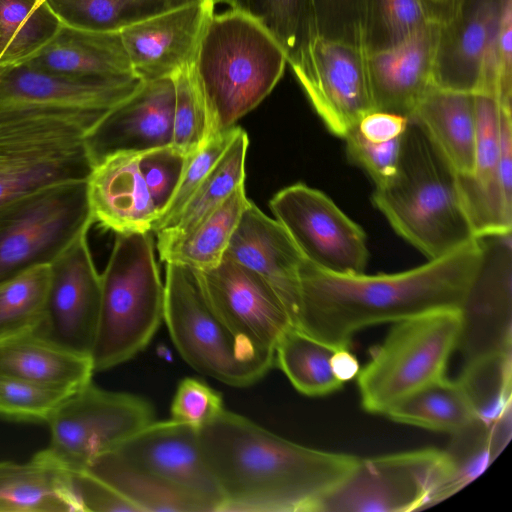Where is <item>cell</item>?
<instances>
[{
    "mask_svg": "<svg viewBox=\"0 0 512 512\" xmlns=\"http://www.w3.org/2000/svg\"><path fill=\"white\" fill-rule=\"evenodd\" d=\"M164 321L182 358L193 369L226 385L246 387L274 365L275 355L254 350L216 313L197 269L166 263Z\"/></svg>",
    "mask_w": 512,
    "mask_h": 512,
    "instance_id": "cell-8",
    "label": "cell"
},
{
    "mask_svg": "<svg viewBox=\"0 0 512 512\" xmlns=\"http://www.w3.org/2000/svg\"><path fill=\"white\" fill-rule=\"evenodd\" d=\"M475 163L470 175L457 176L461 201L476 238L511 233L512 190L501 178L500 103L490 93L474 94Z\"/></svg>",
    "mask_w": 512,
    "mask_h": 512,
    "instance_id": "cell-21",
    "label": "cell"
},
{
    "mask_svg": "<svg viewBox=\"0 0 512 512\" xmlns=\"http://www.w3.org/2000/svg\"><path fill=\"white\" fill-rule=\"evenodd\" d=\"M91 358L61 347L35 332L0 341V375L75 391L92 380Z\"/></svg>",
    "mask_w": 512,
    "mask_h": 512,
    "instance_id": "cell-28",
    "label": "cell"
},
{
    "mask_svg": "<svg viewBox=\"0 0 512 512\" xmlns=\"http://www.w3.org/2000/svg\"><path fill=\"white\" fill-rule=\"evenodd\" d=\"M433 17L439 16L425 0H368L366 50L392 47Z\"/></svg>",
    "mask_w": 512,
    "mask_h": 512,
    "instance_id": "cell-40",
    "label": "cell"
},
{
    "mask_svg": "<svg viewBox=\"0 0 512 512\" xmlns=\"http://www.w3.org/2000/svg\"><path fill=\"white\" fill-rule=\"evenodd\" d=\"M332 367L336 376L346 382L357 376L360 366L349 348H338L332 358Z\"/></svg>",
    "mask_w": 512,
    "mask_h": 512,
    "instance_id": "cell-51",
    "label": "cell"
},
{
    "mask_svg": "<svg viewBox=\"0 0 512 512\" xmlns=\"http://www.w3.org/2000/svg\"><path fill=\"white\" fill-rule=\"evenodd\" d=\"M215 4L199 0L119 31L135 77L141 81L173 78L193 66Z\"/></svg>",
    "mask_w": 512,
    "mask_h": 512,
    "instance_id": "cell-20",
    "label": "cell"
},
{
    "mask_svg": "<svg viewBox=\"0 0 512 512\" xmlns=\"http://www.w3.org/2000/svg\"><path fill=\"white\" fill-rule=\"evenodd\" d=\"M498 0H455L440 16L433 85L498 93Z\"/></svg>",
    "mask_w": 512,
    "mask_h": 512,
    "instance_id": "cell-15",
    "label": "cell"
},
{
    "mask_svg": "<svg viewBox=\"0 0 512 512\" xmlns=\"http://www.w3.org/2000/svg\"><path fill=\"white\" fill-rule=\"evenodd\" d=\"M141 154L109 156L94 164L86 178L93 222L116 234L152 232L158 218L139 169Z\"/></svg>",
    "mask_w": 512,
    "mask_h": 512,
    "instance_id": "cell-24",
    "label": "cell"
},
{
    "mask_svg": "<svg viewBox=\"0 0 512 512\" xmlns=\"http://www.w3.org/2000/svg\"><path fill=\"white\" fill-rule=\"evenodd\" d=\"M452 435L445 451L450 470L436 495L435 504L472 482L499 454L492 439L491 423L475 418Z\"/></svg>",
    "mask_w": 512,
    "mask_h": 512,
    "instance_id": "cell-39",
    "label": "cell"
},
{
    "mask_svg": "<svg viewBox=\"0 0 512 512\" xmlns=\"http://www.w3.org/2000/svg\"><path fill=\"white\" fill-rule=\"evenodd\" d=\"M187 158V154L172 145L140 155L139 169L158 212V218L169 205L178 187Z\"/></svg>",
    "mask_w": 512,
    "mask_h": 512,
    "instance_id": "cell-45",
    "label": "cell"
},
{
    "mask_svg": "<svg viewBox=\"0 0 512 512\" xmlns=\"http://www.w3.org/2000/svg\"><path fill=\"white\" fill-rule=\"evenodd\" d=\"M83 470L138 512H222L224 499L209 468L198 428L173 419L153 421Z\"/></svg>",
    "mask_w": 512,
    "mask_h": 512,
    "instance_id": "cell-3",
    "label": "cell"
},
{
    "mask_svg": "<svg viewBox=\"0 0 512 512\" xmlns=\"http://www.w3.org/2000/svg\"><path fill=\"white\" fill-rule=\"evenodd\" d=\"M432 9L441 16L455 0H425Z\"/></svg>",
    "mask_w": 512,
    "mask_h": 512,
    "instance_id": "cell-52",
    "label": "cell"
},
{
    "mask_svg": "<svg viewBox=\"0 0 512 512\" xmlns=\"http://www.w3.org/2000/svg\"><path fill=\"white\" fill-rule=\"evenodd\" d=\"M224 409L221 395L204 382L185 378L171 404V419L199 428Z\"/></svg>",
    "mask_w": 512,
    "mask_h": 512,
    "instance_id": "cell-47",
    "label": "cell"
},
{
    "mask_svg": "<svg viewBox=\"0 0 512 512\" xmlns=\"http://www.w3.org/2000/svg\"><path fill=\"white\" fill-rule=\"evenodd\" d=\"M426 133L456 175H470L475 163L474 94L432 86L410 118Z\"/></svg>",
    "mask_w": 512,
    "mask_h": 512,
    "instance_id": "cell-27",
    "label": "cell"
},
{
    "mask_svg": "<svg viewBox=\"0 0 512 512\" xmlns=\"http://www.w3.org/2000/svg\"><path fill=\"white\" fill-rule=\"evenodd\" d=\"M80 511L71 474L34 457L0 462V512Z\"/></svg>",
    "mask_w": 512,
    "mask_h": 512,
    "instance_id": "cell-29",
    "label": "cell"
},
{
    "mask_svg": "<svg viewBox=\"0 0 512 512\" xmlns=\"http://www.w3.org/2000/svg\"><path fill=\"white\" fill-rule=\"evenodd\" d=\"M70 474L80 511L138 512L121 494L87 471Z\"/></svg>",
    "mask_w": 512,
    "mask_h": 512,
    "instance_id": "cell-48",
    "label": "cell"
},
{
    "mask_svg": "<svg viewBox=\"0 0 512 512\" xmlns=\"http://www.w3.org/2000/svg\"><path fill=\"white\" fill-rule=\"evenodd\" d=\"M94 224L85 179L56 183L0 210V282L52 261Z\"/></svg>",
    "mask_w": 512,
    "mask_h": 512,
    "instance_id": "cell-11",
    "label": "cell"
},
{
    "mask_svg": "<svg viewBox=\"0 0 512 512\" xmlns=\"http://www.w3.org/2000/svg\"><path fill=\"white\" fill-rule=\"evenodd\" d=\"M90 169L84 140L0 142V210L47 186L85 179Z\"/></svg>",
    "mask_w": 512,
    "mask_h": 512,
    "instance_id": "cell-25",
    "label": "cell"
},
{
    "mask_svg": "<svg viewBox=\"0 0 512 512\" xmlns=\"http://www.w3.org/2000/svg\"><path fill=\"white\" fill-rule=\"evenodd\" d=\"M238 128L235 126L212 137L188 155L178 187L169 205L153 225L154 234L167 230L173 225L186 203L220 159Z\"/></svg>",
    "mask_w": 512,
    "mask_h": 512,
    "instance_id": "cell-41",
    "label": "cell"
},
{
    "mask_svg": "<svg viewBox=\"0 0 512 512\" xmlns=\"http://www.w3.org/2000/svg\"><path fill=\"white\" fill-rule=\"evenodd\" d=\"M49 282L50 264L0 282V341L37 329L44 317Z\"/></svg>",
    "mask_w": 512,
    "mask_h": 512,
    "instance_id": "cell-36",
    "label": "cell"
},
{
    "mask_svg": "<svg viewBox=\"0 0 512 512\" xmlns=\"http://www.w3.org/2000/svg\"><path fill=\"white\" fill-rule=\"evenodd\" d=\"M316 35L365 47L368 0H313Z\"/></svg>",
    "mask_w": 512,
    "mask_h": 512,
    "instance_id": "cell-44",
    "label": "cell"
},
{
    "mask_svg": "<svg viewBox=\"0 0 512 512\" xmlns=\"http://www.w3.org/2000/svg\"><path fill=\"white\" fill-rule=\"evenodd\" d=\"M338 348L322 342L295 326L290 327L275 349V364L291 384L307 396H325L340 390L332 358Z\"/></svg>",
    "mask_w": 512,
    "mask_h": 512,
    "instance_id": "cell-33",
    "label": "cell"
},
{
    "mask_svg": "<svg viewBox=\"0 0 512 512\" xmlns=\"http://www.w3.org/2000/svg\"><path fill=\"white\" fill-rule=\"evenodd\" d=\"M498 93L504 103L512 101V0H498Z\"/></svg>",
    "mask_w": 512,
    "mask_h": 512,
    "instance_id": "cell-49",
    "label": "cell"
},
{
    "mask_svg": "<svg viewBox=\"0 0 512 512\" xmlns=\"http://www.w3.org/2000/svg\"><path fill=\"white\" fill-rule=\"evenodd\" d=\"M445 451L434 448L358 459L313 512H407L435 505L449 474Z\"/></svg>",
    "mask_w": 512,
    "mask_h": 512,
    "instance_id": "cell-12",
    "label": "cell"
},
{
    "mask_svg": "<svg viewBox=\"0 0 512 512\" xmlns=\"http://www.w3.org/2000/svg\"><path fill=\"white\" fill-rule=\"evenodd\" d=\"M440 17H433L400 43L368 52L374 110L411 118L433 85Z\"/></svg>",
    "mask_w": 512,
    "mask_h": 512,
    "instance_id": "cell-22",
    "label": "cell"
},
{
    "mask_svg": "<svg viewBox=\"0 0 512 512\" xmlns=\"http://www.w3.org/2000/svg\"><path fill=\"white\" fill-rule=\"evenodd\" d=\"M198 433L222 512H313L359 459L294 443L226 409Z\"/></svg>",
    "mask_w": 512,
    "mask_h": 512,
    "instance_id": "cell-2",
    "label": "cell"
},
{
    "mask_svg": "<svg viewBox=\"0 0 512 512\" xmlns=\"http://www.w3.org/2000/svg\"><path fill=\"white\" fill-rule=\"evenodd\" d=\"M165 287L151 232L117 234L101 274V305L91 362L94 371L142 351L164 319Z\"/></svg>",
    "mask_w": 512,
    "mask_h": 512,
    "instance_id": "cell-7",
    "label": "cell"
},
{
    "mask_svg": "<svg viewBox=\"0 0 512 512\" xmlns=\"http://www.w3.org/2000/svg\"><path fill=\"white\" fill-rule=\"evenodd\" d=\"M248 203L243 183L191 233L160 253V259L166 263L188 265L197 270L218 265L225 256Z\"/></svg>",
    "mask_w": 512,
    "mask_h": 512,
    "instance_id": "cell-32",
    "label": "cell"
},
{
    "mask_svg": "<svg viewBox=\"0 0 512 512\" xmlns=\"http://www.w3.org/2000/svg\"><path fill=\"white\" fill-rule=\"evenodd\" d=\"M25 64L74 78L134 76L119 32L92 30L63 20L51 41Z\"/></svg>",
    "mask_w": 512,
    "mask_h": 512,
    "instance_id": "cell-26",
    "label": "cell"
},
{
    "mask_svg": "<svg viewBox=\"0 0 512 512\" xmlns=\"http://www.w3.org/2000/svg\"><path fill=\"white\" fill-rule=\"evenodd\" d=\"M248 144L247 133L239 127L220 159L186 203L173 225L155 234L159 254L191 233L244 183Z\"/></svg>",
    "mask_w": 512,
    "mask_h": 512,
    "instance_id": "cell-30",
    "label": "cell"
},
{
    "mask_svg": "<svg viewBox=\"0 0 512 512\" xmlns=\"http://www.w3.org/2000/svg\"><path fill=\"white\" fill-rule=\"evenodd\" d=\"M224 258L260 275L280 297L294 325L299 271L304 257L276 219L268 217L249 201Z\"/></svg>",
    "mask_w": 512,
    "mask_h": 512,
    "instance_id": "cell-23",
    "label": "cell"
},
{
    "mask_svg": "<svg viewBox=\"0 0 512 512\" xmlns=\"http://www.w3.org/2000/svg\"><path fill=\"white\" fill-rule=\"evenodd\" d=\"M72 392L0 375V417L47 423Z\"/></svg>",
    "mask_w": 512,
    "mask_h": 512,
    "instance_id": "cell-43",
    "label": "cell"
},
{
    "mask_svg": "<svg viewBox=\"0 0 512 512\" xmlns=\"http://www.w3.org/2000/svg\"><path fill=\"white\" fill-rule=\"evenodd\" d=\"M367 55L316 35L289 64L325 127L342 139L374 111Z\"/></svg>",
    "mask_w": 512,
    "mask_h": 512,
    "instance_id": "cell-14",
    "label": "cell"
},
{
    "mask_svg": "<svg viewBox=\"0 0 512 512\" xmlns=\"http://www.w3.org/2000/svg\"><path fill=\"white\" fill-rule=\"evenodd\" d=\"M484 254L461 306L458 342L464 360L512 351L511 233L481 238Z\"/></svg>",
    "mask_w": 512,
    "mask_h": 512,
    "instance_id": "cell-18",
    "label": "cell"
},
{
    "mask_svg": "<svg viewBox=\"0 0 512 512\" xmlns=\"http://www.w3.org/2000/svg\"><path fill=\"white\" fill-rule=\"evenodd\" d=\"M229 6L258 21L281 45L288 64L316 36L313 0H231Z\"/></svg>",
    "mask_w": 512,
    "mask_h": 512,
    "instance_id": "cell-38",
    "label": "cell"
},
{
    "mask_svg": "<svg viewBox=\"0 0 512 512\" xmlns=\"http://www.w3.org/2000/svg\"><path fill=\"white\" fill-rule=\"evenodd\" d=\"M402 136L386 142H371L355 127L343 138L347 158L370 176L375 187L381 186L396 174Z\"/></svg>",
    "mask_w": 512,
    "mask_h": 512,
    "instance_id": "cell-46",
    "label": "cell"
},
{
    "mask_svg": "<svg viewBox=\"0 0 512 512\" xmlns=\"http://www.w3.org/2000/svg\"><path fill=\"white\" fill-rule=\"evenodd\" d=\"M100 305L101 274L94 264L85 231L50 264L45 313L33 332L91 358Z\"/></svg>",
    "mask_w": 512,
    "mask_h": 512,
    "instance_id": "cell-16",
    "label": "cell"
},
{
    "mask_svg": "<svg viewBox=\"0 0 512 512\" xmlns=\"http://www.w3.org/2000/svg\"><path fill=\"white\" fill-rule=\"evenodd\" d=\"M58 17L84 28L119 32L125 27L199 0H46Z\"/></svg>",
    "mask_w": 512,
    "mask_h": 512,
    "instance_id": "cell-35",
    "label": "cell"
},
{
    "mask_svg": "<svg viewBox=\"0 0 512 512\" xmlns=\"http://www.w3.org/2000/svg\"><path fill=\"white\" fill-rule=\"evenodd\" d=\"M461 326V310L456 308L396 322L357 374L363 409L385 414L402 398L443 377Z\"/></svg>",
    "mask_w": 512,
    "mask_h": 512,
    "instance_id": "cell-9",
    "label": "cell"
},
{
    "mask_svg": "<svg viewBox=\"0 0 512 512\" xmlns=\"http://www.w3.org/2000/svg\"><path fill=\"white\" fill-rule=\"evenodd\" d=\"M210 303L229 330L254 350L274 354L293 325L273 288L256 272L227 258L198 270Z\"/></svg>",
    "mask_w": 512,
    "mask_h": 512,
    "instance_id": "cell-17",
    "label": "cell"
},
{
    "mask_svg": "<svg viewBox=\"0 0 512 512\" xmlns=\"http://www.w3.org/2000/svg\"><path fill=\"white\" fill-rule=\"evenodd\" d=\"M384 415L395 422L451 434L476 418L458 381L445 376L402 398Z\"/></svg>",
    "mask_w": 512,
    "mask_h": 512,
    "instance_id": "cell-31",
    "label": "cell"
},
{
    "mask_svg": "<svg viewBox=\"0 0 512 512\" xmlns=\"http://www.w3.org/2000/svg\"><path fill=\"white\" fill-rule=\"evenodd\" d=\"M483 254V241L475 238L412 269L376 275L326 272L304 259L294 326L332 346L350 348L353 335L366 327L461 309Z\"/></svg>",
    "mask_w": 512,
    "mask_h": 512,
    "instance_id": "cell-1",
    "label": "cell"
},
{
    "mask_svg": "<svg viewBox=\"0 0 512 512\" xmlns=\"http://www.w3.org/2000/svg\"><path fill=\"white\" fill-rule=\"evenodd\" d=\"M512 352L486 354L465 362L458 383L476 418L491 423L511 406Z\"/></svg>",
    "mask_w": 512,
    "mask_h": 512,
    "instance_id": "cell-37",
    "label": "cell"
},
{
    "mask_svg": "<svg viewBox=\"0 0 512 512\" xmlns=\"http://www.w3.org/2000/svg\"><path fill=\"white\" fill-rule=\"evenodd\" d=\"M408 122L404 116L374 110L366 114L356 128L371 142H386L401 137Z\"/></svg>",
    "mask_w": 512,
    "mask_h": 512,
    "instance_id": "cell-50",
    "label": "cell"
},
{
    "mask_svg": "<svg viewBox=\"0 0 512 512\" xmlns=\"http://www.w3.org/2000/svg\"><path fill=\"white\" fill-rule=\"evenodd\" d=\"M154 418V408L145 398L108 391L90 380L53 412L47 421L49 444L33 457L66 472H78Z\"/></svg>",
    "mask_w": 512,
    "mask_h": 512,
    "instance_id": "cell-10",
    "label": "cell"
},
{
    "mask_svg": "<svg viewBox=\"0 0 512 512\" xmlns=\"http://www.w3.org/2000/svg\"><path fill=\"white\" fill-rule=\"evenodd\" d=\"M269 206L307 262L336 274L365 273L366 233L325 193L296 183L277 192Z\"/></svg>",
    "mask_w": 512,
    "mask_h": 512,
    "instance_id": "cell-13",
    "label": "cell"
},
{
    "mask_svg": "<svg viewBox=\"0 0 512 512\" xmlns=\"http://www.w3.org/2000/svg\"><path fill=\"white\" fill-rule=\"evenodd\" d=\"M141 82L135 76L65 77L26 64L0 67V140L84 139Z\"/></svg>",
    "mask_w": 512,
    "mask_h": 512,
    "instance_id": "cell-6",
    "label": "cell"
},
{
    "mask_svg": "<svg viewBox=\"0 0 512 512\" xmlns=\"http://www.w3.org/2000/svg\"><path fill=\"white\" fill-rule=\"evenodd\" d=\"M0 0V67L28 62L56 35L61 20L47 1Z\"/></svg>",
    "mask_w": 512,
    "mask_h": 512,
    "instance_id": "cell-34",
    "label": "cell"
},
{
    "mask_svg": "<svg viewBox=\"0 0 512 512\" xmlns=\"http://www.w3.org/2000/svg\"><path fill=\"white\" fill-rule=\"evenodd\" d=\"M172 79L175 86L172 146L189 155L205 142V107L192 66Z\"/></svg>",
    "mask_w": 512,
    "mask_h": 512,
    "instance_id": "cell-42",
    "label": "cell"
},
{
    "mask_svg": "<svg viewBox=\"0 0 512 512\" xmlns=\"http://www.w3.org/2000/svg\"><path fill=\"white\" fill-rule=\"evenodd\" d=\"M46 0H37V4H41L43 2H45Z\"/></svg>",
    "mask_w": 512,
    "mask_h": 512,
    "instance_id": "cell-54",
    "label": "cell"
},
{
    "mask_svg": "<svg viewBox=\"0 0 512 512\" xmlns=\"http://www.w3.org/2000/svg\"><path fill=\"white\" fill-rule=\"evenodd\" d=\"M215 5L216 4H228L230 3L231 0H211Z\"/></svg>",
    "mask_w": 512,
    "mask_h": 512,
    "instance_id": "cell-53",
    "label": "cell"
},
{
    "mask_svg": "<svg viewBox=\"0 0 512 512\" xmlns=\"http://www.w3.org/2000/svg\"><path fill=\"white\" fill-rule=\"evenodd\" d=\"M287 63L281 45L258 21L235 9L214 13L192 66L206 112L205 142L257 107Z\"/></svg>",
    "mask_w": 512,
    "mask_h": 512,
    "instance_id": "cell-4",
    "label": "cell"
},
{
    "mask_svg": "<svg viewBox=\"0 0 512 512\" xmlns=\"http://www.w3.org/2000/svg\"><path fill=\"white\" fill-rule=\"evenodd\" d=\"M374 206L428 260L475 239L457 176L424 130L409 119L394 177L376 186Z\"/></svg>",
    "mask_w": 512,
    "mask_h": 512,
    "instance_id": "cell-5",
    "label": "cell"
},
{
    "mask_svg": "<svg viewBox=\"0 0 512 512\" xmlns=\"http://www.w3.org/2000/svg\"><path fill=\"white\" fill-rule=\"evenodd\" d=\"M174 102L172 78L142 81L85 136L91 167L115 154H141L172 145Z\"/></svg>",
    "mask_w": 512,
    "mask_h": 512,
    "instance_id": "cell-19",
    "label": "cell"
}]
</instances>
